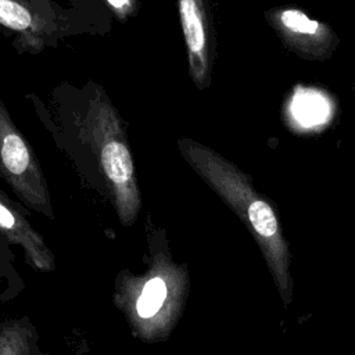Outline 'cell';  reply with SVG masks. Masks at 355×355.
I'll return each instance as SVG.
<instances>
[{
  "label": "cell",
  "instance_id": "cell-4",
  "mask_svg": "<svg viewBox=\"0 0 355 355\" xmlns=\"http://www.w3.org/2000/svg\"><path fill=\"white\" fill-rule=\"evenodd\" d=\"M72 28V18L54 0H0V29L18 53L55 47Z\"/></svg>",
  "mask_w": 355,
  "mask_h": 355
},
{
  "label": "cell",
  "instance_id": "cell-5",
  "mask_svg": "<svg viewBox=\"0 0 355 355\" xmlns=\"http://www.w3.org/2000/svg\"><path fill=\"white\" fill-rule=\"evenodd\" d=\"M180 28L184 39L187 68L198 90L211 83L214 61V31L208 0H176Z\"/></svg>",
  "mask_w": 355,
  "mask_h": 355
},
{
  "label": "cell",
  "instance_id": "cell-8",
  "mask_svg": "<svg viewBox=\"0 0 355 355\" xmlns=\"http://www.w3.org/2000/svg\"><path fill=\"white\" fill-rule=\"evenodd\" d=\"M166 298V286L161 277H153L146 283L137 300L136 309L140 318H151L162 306Z\"/></svg>",
  "mask_w": 355,
  "mask_h": 355
},
{
  "label": "cell",
  "instance_id": "cell-6",
  "mask_svg": "<svg viewBox=\"0 0 355 355\" xmlns=\"http://www.w3.org/2000/svg\"><path fill=\"white\" fill-rule=\"evenodd\" d=\"M287 46L302 57L322 58L333 46V32L323 24L311 19L302 11L283 8L269 17Z\"/></svg>",
  "mask_w": 355,
  "mask_h": 355
},
{
  "label": "cell",
  "instance_id": "cell-7",
  "mask_svg": "<svg viewBox=\"0 0 355 355\" xmlns=\"http://www.w3.org/2000/svg\"><path fill=\"white\" fill-rule=\"evenodd\" d=\"M291 119L304 129L323 125L330 119V100L313 89L298 87L290 100Z\"/></svg>",
  "mask_w": 355,
  "mask_h": 355
},
{
  "label": "cell",
  "instance_id": "cell-9",
  "mask_svg": "<svg viewBox=\"0 0 355 355\" xmlns=\"http://www.w3.org/2000/svg\"><path fill=\"white\" fill-rule=\"evenodd\" d=\"M112 12L121 19L126 21L136 10V0H104Z\"/></svg>",
  "mask_w": 355,
  "mask_h": 355
},
{
  "label": "cell",
  "instance_id": "cell-1",
  "mask_svg": "<svg viewBox=\"0 0 355 355\" xmlns=\"http://www.w3.org/2000/svg\"><path fill=\"white\" fill-rule=\"evenodd\" d=\"M26 97L82 182L105 196L125 225L132 223L141 207L139 178L126 125L105 89L93 80L61 82L47 100Z\"/></svg>",
  "mask_w": 355,
  "mask_h": 355
},
{
  "label": "cell",
  "instance_id": "cell-3",
  "mask_svg": "<svg viewBox=\"0 0 355 355\" xmlns=\"http://www.w3.org/2000/svg\"><path fill=\"white\" fill-rule=\"evenodd\" d=\"M0 178L31 208L53 216L50 191L31 143L12 122L0 97Z\"/></svg>",
  "mask_w": 355,
  "mask_h": 355
},
{
  "label": "cell",
  "instance_id": "cell-2",
  "mask_svg": "<svg viewBox=\"0 0 355 355\" xmlns=\"http://www.w3.org/2000/svg\"><path fill=\"white\" fill-rule=\"evenodd\" d=\"M178 151L186 164L241 218L257 240L286 304L291 300L290 254L277 215L261 197L248 176L215 150L182 136Z\"/></svg>",
  "mask_w": 355,
  "mask_h": 355
}]
</instances>
